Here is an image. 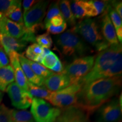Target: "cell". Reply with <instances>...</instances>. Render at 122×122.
Here are the masks:
<instances>
[{
  "label": "cell",
  "mask_w": 122,
  "mask_h": 122,
  "mask_svg": "<svg viewBox=\"0 0 122 122\" xmlns=\"http://www.w3.org/2000/svg\"><path fill=\"white\" fill-rule=\"evenodd\" d=\"M11 110L4 104H0V122H12Z\"/></svg>",
  "instance_id": "obj_31"
},
{
  "label": "cell",
  "mask_w": 122,
  "mask_h": 122,
  "mask_svg": "<svg viewBox=\"0 0 122 122\" xmlns=\"http://www.w3.org/2000/svg\"><path fill=\"white\" fill-rule=\"evenodd\" d=\"M111 6L112 7L116 12L119 15L120 17L122 18V1H111Z\"/></svg>",
  "instance_id": "obj_37"
},
{
  "label": "cell",
  "mask_w": 122,
  "mask_h": 122,
  "mask_svg": "<svg viewBox=\"0 0 122 122\" xmlns=\"http://www.w3.org/2000/svg\"><path fill=\"white\" fill-rule=\"evenodd\" d=\"M3 97H4V93H2V92L0 91V104H1V102H2Z\"/></svg>",
  "instance_id": "obj_40"
},
{
  "label": "cell",
  "mask_w": 122,
  "mask_h": 122,
  "mask_svg": "<svg viewBox=\"0 0 122 122\" xmlns=\"http://www.w3.org/2000/svg\"><path fill=\"white\" fill-rule=\"evenodd\" d=\"M82 86L81 84H71L60 91L51 92L46 101H48L53 106L61 109L76 106L77 95Z\"/></svg>",
  "instance_id": "obj_5"
},
{
  "label": "cell",
  "mask_w": 122,
  "mask_h": 122,
  "mask_svg": "<svg viewBox=\"0 0 122 122\" xmlns=\"http://www.w3.org/2000/svg\"><path fill=\"white\" fill-rule=\"evenodd\" d=\"M30 112L35 122H55L60 115L61 109L43 99L33 98Z\"/></svg>",
  "instance_id": "obj_7"
},
{
  "label": "cell",
  "mask_w": 122,
  "mask_h": 122,
  "mask_svg": "<svg viewBox=\"0 0 122 122\" xmlns=\"http://www.w3.org/2000/svg\"><path fill=\"white\" fill-rule=\"evenodd\" d=\"M20 3L19 0H0V13L4 15L12 7Z\"/></svg>",
  "instance_id": "obj_30"
},
{
  "label": "cell",
  "mask_w": 122,
  "mask_h": 122,
  "mask_svg": "<svg viewBox=\"0 0 122 122\" xmlns=\"http://www.w3.org/2000/svg\"><path fill=\"white\" fill-rule=\"evenodd\" d=\"M67 27V24L66 22L63 24L60 25V26L58 27L53 26V25L49 23L45 24V27L49 34V33H51V34L54 35L60 34V33H63L66 30Z\"/></svg>",
  "instance_id": "obj_32"
},
{
  "label": "cell",
  "mask_w": 122,
  "mask_h": 122,
  "mask_svg": "<svg viewBox=\"0 0 122 122\" xmlns=\"http://www.w3.org/2000/svg\"><path fill=\"white\" fill-rule=\"evenodd\" d=\"M122 44L111 45L99 52L91 71L81 79L78 83L88 84L98 79L122 76Z\"/></svg>",
  "instance_id": "obj_2"
},
{
  "label": "cell",
  "mask_w": 122,
  "mask_h": 122,
  "mask_svg": "<svg viewBox=\"0 0 122 122\" xmlns=\"http://www.w3.org/2000/svg\"><path fill=\"white\" fill-rule=\"evenodd\" d=\"M49 1H37L24 15L23 23L25 28L35 33L42 24V20L45 17L46 11L48 8Z\"/></svg>",
  "instance_id": "obj_8"
},
{
  "label": "cell",
  "mask_w": 122,
  "mask_h": 122,
  "mask_svg": "<svg viewBox=\"0 0 122 122\" xmlns=\"http://www.w3.org/2000/svg\"><path fill=\"white\" fill-rule=\"evenodd\" d=\"M0 42L3 49L7 56L13 52L18 53L21 52L28 44L22 39H16L1 33Z\"/></svg>",
  "instance_id": "obj_15"
},
{
  "label": "cell",
  "mask_w": 122,
  "mask_h": 122,
  "mask_svg": "<svg viewBox=\"0 0 122 122\" xmlns=\"http://www.w3.org/2000/svg\"><path fill=\"white\" fill-rule=\"evenodd\" d=\"M43 48L37 43H33L27 47L25 51V56L28 60L37 62V59L42 54Z\"/></svg>",
  "instance_id": "obj_24"
},
{
  "label": "cell",
  "mask_w": 122,
  "mask_h": 122,
  "mask_svg": "<svg viewBox=\"0 0 122 122\" xmlns=\"http://www.w3.org/2000/svg\"><path fill=\"white\" fill-rule=\"evenodd\" d=\"M65 22V21L62 15H57V16H56L51 18V20L49 21V23L51 24L53 26L58 27L60 26Z\"/></svg>",
  "instance_id": "obj_36"
},
{
  "label": "cell",
  "mask_w": 122,
  "mask_h": 122,
  "mask_svg": "<svg viewBox=\"0 0 122 122\" xmlns=\"http://www.w3.org/2000/svg\"><path fill=\"white\" fill-rule=\"evenodd\" d=\"M12 122H35L30 111L24 110H11Z\"/></svg>",
  "instance_id": "obj_22"
},
{
  "label": "cell",
  "mask_w": 122,
  "mask_h": 122,
  "mask_svg": "<svg viewBox=\"0 0 122 122\" xmlns=\"http://www.w3.org/2000/svg\"><path fill=\"white\" fill-rule=\"evenodd\" d=\"M92 4L97 11L98 15L107 11L109 2L106 1H91Z\"/></svg>",
  "instance_id": "obj_34"
},
{
  "label": "cell",
  "mask_w": 122,
  "mask_h": 122,
  "mask_svg": "<svg viewBox=\"0 0 122 122\" xmlns=\"http://www.w3.org/2000/svg\"><path fill=\"white\" fill-rule=\"evenodd\" d=\"M8 56L5 52L4 49L0 50V68H2L10 65Z\"/></svg>",
  "instance_id": "obj_35"
},
{
  "label": "cell",
  "mask_w": 122,
  "mask_h": 122,
  "mask_svg": "<svg viewBox=\"0 0 122 122\" xmlns=\"http://www.w3.org/2000/svg\"><path fill=\"white\" fill-rule=\"evenodd\" d=\"M58 3L59 10L65 22L72 26H75L76 25V19L71 11L70 1L62 0L59 1Z\"/></svg>",
  "instance_id": "obj_20"
},
{
  "label": "cell",
  "mask_w": 122,
  "mask_h": 122,
  "mask_svg": "<svg viewBox=\"0 0 122 122\" xmlns=\"http://www.w3.org/2000/svg\"><path fill=\"white\" fill-rule=\"evenodd\" d=\"M2 45H1V42H0V50H1V49H2Z\"/></svg>",
  "instance_id": "obj_41"
},
{
  "label": "cell",
  "mask_w": 122,
  "mask_h": 122,
  "mask_svg": "<svg viewBox=\"0 0 122 122\" xmlns=\"http://www.w3.org/2000/svg\"><path fill=\"white\" fill-rule=\"evenodd\" d=\"M18 56L19 53L16 52L11 53L8 55L9 61L11 63L10 65L13 67L14 71L15 83L22 89L28 91V81L21 67Z\"/></svg>",
  "instance_id": "obj_13"
},
{
  "label": "cell",
  "mask_w": 122,
  "mask_h": 122,
  "mask_svg": "<svg viewBox=\"0 0 122 122\" xmlns=\"http://www.w3.org/2000/svg\"><path fill=\"white\" fill-rule=\"evenodd\" d=\"M36 1L33 0H24L23 1V15L33 6Z\"/></svg>",
  "instance_id": "obj_38"
},
{
  "label": "cell",
  "mask_w": 122,
  "mask_h": 122,
  "mask_svg": "<svg viewBox=\"0 0 122 122\" xmlns=\"http://www.w3.org/2000/svg\"><path fill=\"white\" fill-rule=\"evenodd\" d=\"M27 32L24 24L13 22L0 13V33L15 39H20Z\"/></svg>",
  "instance_id": "obj_11"
},
{
  "label": "cell",
  "mask_w": 122,
  "mask_h": 122,
  "mask_svg": "<svg viewBox=\"0 0 122 122\" xmlns=\"http://www.w3.org/2000/svg\"><path fill=\"white\" fill-rule=\"evenodd\" d=\"M58 59L59 58L57 55L51 51V52L49 54L46 55L44 58L41 62V65L42 64L45 67L51 69V68H53L56 65Z\"/></svg>",
  "instance_id": "obj_29"
},
{
  "label": "cell",
  "mask_w": 122,
  "mask_h": 122,
  "mask_svg": "<svg viewBox=\"0 0 122 122\" xmlns=\"http://www.w3.org/2000/svg\"><path fill=\"white\" fill-rule=\"evenodd\" d=\"M82 3H83V7L85 11L86 17H93V16L98 15L93 5L92 4L91 1L82 0Z\"/></svg>",
  "instance_id": "obj_33"
},
{
  "label": "cell",
  "mask_w": 122,
  "mask_h": 122,
  "mask_svg": "<svg viewBox=\"0 0 122 122\" xmlns=\"http://www.w3.org/2000/svg\"><path fill=\"white\" fill-rule=\"evenodd\" d=\"M13 106L19 110L28 109L32 102L33 97L28 91L22 89L13 82L7 86L6 91Z\"/></svg>",
  "instance_id": "obj_9"
},
{
  "label": "cell",
  "mask_w": 122,
  "mask_h": 122,
  "mask_svg": "<svg viewBox=\"0 0 122 122\" xmlns=\"http://www.w3.org/2000/svg\"><path fill=\"white\" fill-rule=\"evenodd\" d=\"M98 117L102 122H119L122 118V107L119 100L114 98L98 109Z\"/></svg>",
  "instance_id": "obj_10"
},
{
  "label": "cell",
  "mask_w": 122,
  "mask_h": 122,
  "mask_svg": "<svg viewBox=\"0 0 122 122\" xmlns=\"http://www.w3.org/2000/svg\"><path fill=\"white\" fill-rule=\"evenodd\" d=\"M36 41L42 48L49 49L53 45L52 39L48 32L38 35L36 37Z\"/></svg>",
  "instance_id": "obj_28"
},
{
  "label": "cell",
  "mask_w": 122,
  "mask_h": 122,
  "mask_svg": "<svg viewBox=\"0 0 122 122\" xmlns=\"http://www.w3.org/2000/svg\"><path fill=\"white\" fill-rule=\"evenodd\" d=\"M101 32L104 39L110 45H117L119 44L114 27L111 22L107 11L103 14L101 23Z\"/></svg>",
  "instance_id": "obj_16"
},
{
  "label": "cell",
  "mask_w": 122,
  "mask_h": 122,
  "mask_svg": "<svg viewBox=\"0 0 122 122\" xmlns=\"http://www.w3.org/2000/svg\"><path fill=\"white\" fill-rule=\"evenodd\" d=\"M55 122H88V115L78 107L73 106L61 109Z\"/></svg>",
  "instance_id": "obj_12"
},
{
  "label": "cell",
  "mask_w": 122,
  "mask_h": 122,
  "mask_svg": "<svg viewBox=\"0 0 122 122\" xmlns=\"http://www.w3.org/2000/svg\"><path fill=\"white\" fill-rule=\"evenodd\" d=\"M14 80V74L11 65L0 68V91L6 92L7 86Z\"/></svg>",
  "instance_id": "obj_18"
},
{
  "label": "cell",
  "mask_w": 122,
  "mask_h": 122,
  "mask_svg": "<svg viewBox=\"0 0 122 122\" xmlns=\"http://www.w3.org/2000/svg\"><path fill=\"white\" fill-rule=\"evenodd\" d=\"M28 63L30 64V68L35 74L39 77H42L44 79L48 78V77L54 74V72L47 69L41 64L30 60H28Z\"/></svg>",
  "instance_id": "obj_25"
},
{
  "label": "cell",
  "mask_w": 122,
  "mask_h": 122,
  "mask_svg": "<svg viewBox=\"0 0 122 122\" xmlns=\"http://www.w3.org/2000/svg\"><path fill=\"white\" fill-rule=\"evenodd\" d=\"M70 85L71 83L70 77L62 72L54 73L44 81L45 87L52 92L60 91Z\"/></svg>",
  "instance_id": "obj_14"
},
{
  "label": "cell",
  "mask_w": 122,
  "mask_h": 122,
  "mask_svg": "<svg viewBox=\"0 0 122 122\" xmlns=\"http://www.w3.org/2000/svg\"><path fill=\"white\" fill-rule=\"evenodd\" d=\"M95 58L94 56L77 58L64 67L62 72L70 77L71 84L78 83L81 79L91 71Z\"/></svg>",
  "instance_id": "obj_6"
},
{
  "label": "cell",
  "mask_w": 122,
  "mask_h": 122,
  "mask_svg": "<svg viewBox=\"0 0 122 122\" xmlns=\"http://www.w3.org/2000/svg\"><path fill=\"white\" fill-rule=\"evenodd\" d=\"M70 7L72 14L75 19H82L86 17L85 11L84 8L82 0L73 1L70 3Z\"/></svg>",
  "instance_id": "obj_26"
},
{
  "label": "cell",
  "mask_w": 122,
  "mask_h": 122,
  "mask_svg": "<svg viewBox=\"0 0 122 122\" xmlns=\"http://www.w3.org/2000/svg\"><path fill=\"white\" fill-rule=\"evenodd\" d=\"M63 66L62 65V62H61V61L59 59H58L56 65L50 70H52V72L54 71V72H57V74H58V73L62 72L63 70Z\"/></svg>",
  "instance_id": "obj_39"
},
{
  "label": "cell",
  "mask_w": 122,
  "mask_h": 122,
  "mask_svg": "<svg viewBox=\"0 0 122 122\" xmlns=\"http://www.w3.org/2000/svg\"><path fill=\"white\" fill-rule=\"evenodd\" d=\"M121 86L122 76L98 79L84 84L77 95L76 106L88 115L117 95Z\"/></svg>",
  "instance_id": "obj_1"
},
{
  "label": "cell",
  "mask_w": 122,
  "mask_h": 122,
  "mask_svg": "<svg viewBox=\"0 0 122 122\" xmlns=\"http://www.w3.org/2000/svg\"><path fill=\"white\" fill-rule=\"evenodd\" d=\"M100 122V121H97V122Z\"/></svg>",
  "instance_id": "obj_42"
},
{
  "label": "cell",
  "mask_w": 122,
  "mask_h": 122,
  "mask_svg": "<svg viewBox=\"0 0 122 122\" xmlns=\"http://www.w3.org/2000/svg\"><path fill=\"white\" fill-rule=\"evenodd\" d=\"M71 30L80 36L85 42L94 47L98 52L111 45L104 39L98 24L94 19H86L81 20Z\"/></svg>",
  "instance_id": "obj_4"
},
{
  "label": "cell",
  "mask_w": 122,
  "mask_h": 122,
  "mask_svg": "<svg viewBox=\"0 0 122 122\" xmlns=\"http://www.w3.org/2000/svg\"><path fill=\"white\" fill-rule=\"evenodd\" d=\"M21 5L22 3L12 7L8 12L3 15L15 23L19 24H24Z\"/></svg>",
  "instance_id": "obj_23"
},
{
  "label": "cell",
  "mask_w": 122,
  "mask_h": 122,
  "mask_svg": "<svg viewBox=\"0 0 122 122\" xmlns=\"http://www.w3.org/2000/svg\"><path fill=\"white\" fill-rule=\"evenodd\" d=\"M57 15H62V14L59 10L58 2H56L51 4L49 7L48 13H47L45 19L44 20V24L48 23L49 22L51 18L57 16Z\"/></svg>",
  "instance_id": "obj_27"
},
{
  "label": "cell",
  "mask_w": 122,
  "mask_h": 122,
  "mask_svg": "<svg viewBox=\"0 0 122 122\" xmlns=\"http://www.w3.org/2000/svg\"><path fill=\"white\" fill-rule=\"evenodd\" d=\"M28 91L32 97L37 98H43L46 100L52 92L48 90L45 86H37L28 82Z\"/></svg>",
  "instance_id": "obj_21"
},
{
  "label": "cell",
  "mask_w": 122,
  "mask_h": 122,
  "mask_svg": "<svg viewBox=\"0 0 122 122\" xmlns=\"http://www.w3.org/2000/svg\"><path fill=\"white\" fill-rule=\"evenodd\" d=\"M56 45L66 56L84 57L93 50L77 33L67 30L54 37Z\"/></svg>",
  "instance_id": "obj_3"
},
{
  "label": "cell",
  "mask_w": 122,
  "mask_h": 122,
  "mask_svg": "<svg viewBox=\"0 0 122 122\" xmlns=\"http://www.w3.org/2000/svg\"><path fill=\"white\" fill-rule=\"evenodd\" d=\"M19 60L21 67L22 68L24 75L27 80L30 83L37 86H43L44 85L45 79L39 77L35 74L32 70L30 68V64L28 63V59L25 57L23 54L19 53Z\"/></svg>",
  "instance_id": "obj_17"
},
{
  "label": "cell",
  "mask_w": 122,
  "mask_h": 122,
  "mask_svg": "<svg viewBox=\"0 0 122 122\" xmlns=\"http://www.w3.org/2000/svg\"><path fill=\"white\" fill-rule=\"evenodd\" d=\"M107 12L108 13L110 20L113 24L115 28L116 35L119 42H122V18L118 14L114 9L111 6L110 3L109 2L107 9Z\"/></svg>",
  "instance_id": "obj_19"
}]
</instances>
